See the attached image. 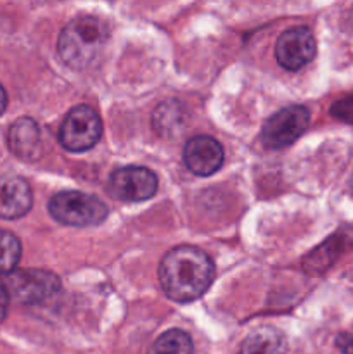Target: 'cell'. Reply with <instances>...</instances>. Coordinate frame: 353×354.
<instances>
[{"label": "cell", "instance_id": "cell-1", "mask_svg": "<svg viewBox=\"0 0 353 354\" xmlns=\"http://www.w3.org/2000/svg\"><path fill=\"white\" fill-rule=\"evenodd\" d=\"M215 279L210 256L197 248L180 245L165 254L159 265V283L176 303H190L203 296Z\"/></svg>", "mask_w": 353, "mask_h": 354}, {"label": "cell", "instance_id": "cell-2", "mask_svg": "<svg viewBox=\"0 0 353 354\" xmlns=\"http://www.w3.org/2000/svg\"><path fill=\"white\" fill-rule=\"evenodd\" d=\"M107 44V26L93 16H80L64 26L59 37V55L76 71L89 69L99 61Z\"/></svg>", "mask_w": 353, "mask_h": 354}, {"label": "cell", "instance_id": "cell-3", "mask_svg": "<svg viewBox=\"0 0 353 354\" xmlns=\"http://www.w3.org/2000/svg\"><path fill=\"white\" fill-rule=\"evenodd\" d=\"M48 211L52 218L62 225L69 227H92L106 220L107 209L106 204L96 196L85 192H59L48 203Z\"/></svg>", "mask_w": 353, "mask_h": 354}, {"label": "cell", "instance_id": "cell-4", "mask_svg": "<svg viewBox=\"0 0 353 354\" xmlns=\"http://www.w3.org/2000/svg\"><path fill=\"white\" fill-rule=\"evenodd\" d=\"M102 135V121L90 106L73 107L59 130V140L68 151L85 152L99 142Z\"/></svg>", "mask_w": 353, "mask_h": 354}, {"label": "cell", "instance_id": "cell-5", "mask_svg": "<svg viewBox=\"0 0 353 354\" xmlns=\"http://www.w3.org/2000/svg\"><path fill=\"white\" fill-rule=\"evenodd\" d=\"M6 287L9 297L21 304H38L51 299L59 292L57 277L51 272L37 268L14 270L6 279Z\"/></svg>", "mask_w": 353, "mask_h": 354}, {"label": "cell", "instance_id": "cell-6", "mask_svg": "<svg viewBox=\"0 0 353 354\" xmlns=\"http://www.w3.org/2000/svg\"><path fill=\"white\" fill-rule=\"evenodd\" d=\"M310 123V113L303 106H289L273 114L263 127L262 140L269 149H282L301 137Z\"/></svg>", "mask_w": 353, "mask_h": 354}, {"label": "cell", "instance_id": "cell-7", "mask_svg": "<svg viewBox=\"0 0 353 354\" xmlns=\"http://www.w3.org/2000/svg\"><path fill=\"white\" fill-rule=\"evenodd\" d=\"M111 192L125 203H141L149 199L158 190V178L154 173L142 166H127L111 175Z\"/></svg>", "mask_w": 353, "mask_h": 354}, {"label": "cell", "instance_id": "cell-8", "mask_svg": "<svg viewBox=\"0 0 353 354\" xmlns=\"http://www.w3.org/2000/svg\"><path fill=\"white\" fill-rule=\"evenodd\" d=\"M315 37L308 28L294 26L279 37L275 45V57L282 68L298 71L315 57Z\"/></svg>", "mask_w": 353, "mask_h": 354}, {"label": "cell", "instance_id": "cell-9", "mask_svg": "<svg viewBox=\"0 0 353 354\" xmlns=\"http://www.w3.org/2000/svg\"><path fill=\"white\" fill-rule=\"evenodd\" d=\"M183 161L194 175L210 176L220 169L224 162V149L211 137H194L185 144Z\"/></svg>", "mask_w": 353, "mask_h": 354}, {"label": "cell", "instance_id": "cell-10", "mask_svg": "<svg viewBox=\"0 0 353 354\" xmlns=\"http://www.w3.org/2000/svg\"><path fill=\"white\" fill-rule=\"evenodd\" d=\"M7 144L10 152L23 161H37L44 154L40 127L31 118H19L10 124Z\"/></svg>", "mask_w": 353, "mask_h": 354}, {"label": "cell", "instance_id": "cell-11", "mask_svg": "<svg viewBox=\"0 0 353 354\" xmlns=\"http://www.w3.org/2000/svg\"><path fill=\"white\" fill-rule=\"evenodd\" d=\"M33 196L30 183L16 175L0 176V218L16 220L30 211Z\"/></svg>", "mask_w": 353, "mask_h": 354}, {"label": "cell", "instance_id": "cell-12", "mask_svg": "<svg viewBox=\"0 0 353 354\" xmlns=\"http://www.w3.org/2000/svg\"><path fill=\"white\" fill-rule=\"evenodd\" d=\"M353 248V228H343L336 232L331 239L318 245L315 251L305 258L303 268L308 273H324L329 266L334 265L346 251Z\"/></svg>", "mask_w": 353, "mask_h": 354}, {"label": "cell", "instance_id": "cell-13", "mask_svg": "<svg viewBox=\"0 0 353 354\" xmlns=\"http://www.w3.org/2000/svg\"><path fill=\"white\" fill-rule=\"evenodd\" d=\"M287 341L277 328L262 327L242 341L237 354H286Z\"/></svg>", "mask_w": 353, "mask_h": 354}, {"label": "cell", "instance_id": "cell-14", "mask_svg": "<svg viewBox=\"0 0 353 354\" xmlns=\"http://www.w3.org/2000/svg\"><path fill=\"white\" fill-rule=\"evenodd\" d=\"M147 354H192V339L182 330H168L156 339Z\"/></svg>", "mask_w": 353, "mask_h": 354}, {"label": "cell", "instance_id": "cell-15", "mask_svg": "<svg viewBox=\"0 0 353 354\" xmlns=\"http://www.w3.org/2000/svg\"><path fill=\"white\" fill-rule=\"evenodd\" d=\"M183 109L179 102L170 100L161 104L154 113V127L159 133H173L183 123Z\"/></svg>", "mask_w": 353, "mask_h": 354}, {"label": "cell", "instance_id": "cell-16", "mask_svg": "<svg viewBox=\"0 0 353 354\" xmlns=\"http://www.w3.org/2000/svg\"><path fill=\"white\" fill-rule=\"evenodd\" d=\"M21 259V242L14 234L0 230V275H9Z\"/></svg>", "mask_w": 353, "mask_h": 354}, {"label": "cell", "instance_id": "cell-17", "mask_svg": "<svg viewBox=\"0 0 353 354\" xmlns=\"http://www.w3.org/2000/svg\"><path fill=\"white\" fill-rule=\"evenodd\" d=\"M331 113H332V116L338 118V120L353 124V93L352 95L345 97V99H339L338 102L332 104Z\"/></svg>", "mask_w": 353, "mask_h": 354}, {"label": "cell", "instance_id": "cell-18", "mask_svg": "<svg viewBox=\"0 0 353 354\" xmlns=\"http://www.w3.org/2000/svg\"><path fill=\"white\" fill-rule=\"evenodd\" d=\"M7 308H9V292H7L6 282L0 279V322L7 317Z\"/></svg>", "mask_w": 353, "mask_h": 354}, {"label": "cell", "instance_id": "cell-19", "mask_svg": "<svg viewBox=\"0 0 353 354\" xmlns=\"http://www.w3.org/2000/svg\"><path fill=\"white\" fill-rule=\"evenodd\" d=\"M339 348L343 354H353V335H345L339 341Z\"/></svg>", "mask_w": 353, "mask_h": 354}, {"label": "cell", "instance_id": "cell-20", "mask_svg": "<svg viewBox=\"0 0 353 354\" xmlns=\"http://www.w3.org/2000/svg\"><path fill=\"white\" fill-rule=\"evenodd\" d=\"M6 107H7V93L6 90H3V86L0 85V114L6 111Z\"/></svg>", "mask_w": 353, "mask_h": 354}, {"label": "cell", "instance_id": "cell-21", "mask_svg": "<svg viewBox=\"0 0 353 354\" xmlns=\"http://www.w3.org/2000/svg\"><path fill=\"white\" fill-rule=\"evenodd\" d=\"M350 187H352V190H353V176H352V182H350Z\"/></svg>", "mask_w": 353, "mask_h": 354}]
</instances>
